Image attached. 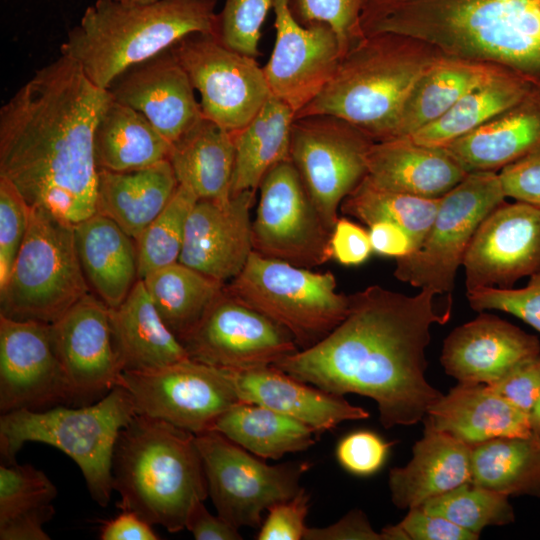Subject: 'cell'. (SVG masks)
<instances>
[{"label": "cell", "mask_w": 540, "mask_h": 540, "mask_svg": "<svg viewBox=\"0 0 540 540\" xmlns=\"http://www.w3.org/2000/svg\"><path fill=\"white\" fill-rule=\"evenodd\" d=\"M435 296L368 286L349 295L348 313L331 333L274 366L329 393L371 398L387 429L417 424L443 396L425 375L431 326L451 312H439Z\"/></svg>", "instance_id": "1"}, {"label": "cell", "mask_w": 540, "mask_h": 540, "mask_svg": "<svg viewBox=\"0 0 540 540\" xmlns=\"http://www.w3.org/2000/svg\"><path fill=\"white\" fill-rule=\"evenodd\" d=\"M110 99L65 55L36 70L0 109V177L30 207L73 224L94 215V132Z\"/></svg>", "instance_id": "2"}, {"label": "cell", "mask_w": 540, "mask_h": 540, "mask_svg": "<svg viewBox=\"0 0 540 540\" xmlns=\"http://www.w3.org/2000/svg\"><path fill=\"white\" fill-rule=\"evenodd\" d=\"M360 28L418 38L540 89V0H366Z\"/></svg>", "instance_id": "3"}, {"label": "cell", "mask_w": 540, "mask_h": 540, "mask_svg": "<svg viewBox=\"0 0 540 540\" xmlns=\"http://www.w3.org/2000/svg\"><path fill=\"white\" fill-rule=\"evenodd\" d=\"M112 475L118 508L170 533L185 529L194 504L209 495L196 435L145 415L135 414L120 431Z\"/></svg>", "instance_id": "4"}, {"label": "cell", "mask_w": 540, "mask_h": 540, "mask_svg": "<svg viewBox=\"0 0 540 540\" xmlns=\"http://www.w3.org/2000/svg\"><path fill=\"white\" fill-rule=\"evenodd\" d=\"M215 0H159L125 4L96 0L69 30L60 52L96 86L108 89L128 68L194 33L218 37Z\"/></svg>", "instance_id": "5"}, {"label": "cell", "mask_w": 540, "mask_h": 540, "mask_svg": "<svg viewBox=\"0 0 540 540\" xmlns=\"http://www.w3.org/2000/svg\"><path fill=\"white\" fill-rule=\"evenodd\" d=\"M443 56L436 47L408 35L365 36L343 55L330 81L295 117L330 114L374 141L391 139L413 85Z\"/></svg>", "instance_id": "6"}, {"label": "cell", "mask_w": 540, "mask_h": 540, "mask_svg": "<svg viewBox=\"0 0 540 540\" xmlns=\"http://www.w3.org/2000/svg\"><path fill=\"white\" fill-rule=\"evenodd\" d=\"M135 414L132 398L121 386L114 387L93 404L1 414V456L11 463L25 443L48 444L78 465L91 498L106 507L114 490L115 444L120 431Z\"/></svg>", "instance_id": "7"}, {"label": "cell", "mask_w": 540, "mask_h": 540, "mask_svg": "<svg viewBox=\"0 0 540 540\" xmlns=\"http://www.w3.org/2000/svg\"><path fill=\"white\" fill-rule=\"evenodd\" d=\"M89 292L75 224L30 207L21 248L0 290V315L52 324Z\"/></svg>", "instance_id": "8"}, {"label": "cell", "mask_w": 540, "mask_h": 540, "mask_svg": "<svg viewBox=\"0 0 540 540\" xmlns=\"http://www.w3.org/2000/svg\"><path fill=\"white\" fill-rule=\"evenodd\" d=\"M224 288L285 328L299 350L325 338L349 310V295L337 290L331 272L312 271L254 251Z\"/></svg>", "instance_id": "9"}, {"label": "cell", "mask_w": 540, "mask_h": 540, "mask_svg": "<svg viewBox=\"0 0 540 540\" xmlns=\"http://www.w3.org/2000/svg\"><path fill=\"white\" fill-rule=\"evenodd\" d=\"M505 198L497 172L467 173L440 198L433 223L421 245L396 259V279L431 290L435 295H450L476 229Z\"/></svg>", "instance_id": "10"}, {"label": "cell", "mask_w": 540, "mask_h": 540, "mask_svg": "<svg viewBox=\"0 0 540 540\" xmlns=\"http://www.w3.org/2000/svg\"><path fill=\"white\" fill-rule=\"evenodd\" d=\"M208 493L217 514L236 528H260L262 514L272 505L293 498L308 462L269 465L222 433L196 436Z\"/></svg>", "instance_id": "11"}, {"label": "cell", "mask_w": 540, "mask_h": 540, "mask_svg": "<svg viewBox=\"0 0 540 540\" xmlns=\"http://www.w3.org/2000/svg\"><path fill=\"white\" fill-rule=\"evenodd\" d=\"M374 142L334 115L310 114L293 121L289 160L331 232L342 201L367 175V155Z\"/></svg>", "instance_id": "12"}, {"label": "cell", "mask_w": 540, "mask_h": 540, "mask_svg": "<svg viewBox=\"0 0 540 540\" xmlns=\"http://www.w3.org/2000/svg\"><path fill=\"white\" fill-rule=\"evenodd\" d=\"M117 386L130 394L136 414L164 420L196 436L213 430L218 418L241 401L223 368L191 358L124 371Z\"/></svg>", "instance_id": "13"}, {"label": "cell", "mask_w": 540, "mask_h": 540, "mask_svg": "<svg viewBox=\"0 0 540 540\" xmlns=\"http://www.w3.org/2000/svg\"><path fill=\"white\" fill-rule=\"evenodd\" d=\"M258 189L252 219L254 252L309 269L332 259L331 230L290 160L273 166Z\"/></svg>", "instance_id": "14"}, {"label": "cell", "mask_w": 540, "mask_h": 540, "mask_svg": "<svg viewBox=\"0 0 540 540\" xmlns=\"http://www.w3.org/2000/svg\"><path fill=\"white\" fill-rule=\"evenodd\" d=\"M200 95L203 117L235 133L271 95L254 57L225 46L217 36L194 33L171 47Z\"/></svg>", "instance_id": "15"}, {"label": "cell", "mask_w": 540, "mask_h": 540, "mask_svg": "<svg viewBox=\"0 0 540 540\" xmlns=\"http://www.w3.org/2000/svg\"><path fill=\"white\" fill-rule=\"evenodd\" d=\"M181 343L189 358L230 370L274 365L299 350L285 328L225 288Z\"/></svg>", "instance_id": "16"}, {"label": "cell", "mask_w": 540, "mask_h": 540, "mask_svg": "<svg viewBox=\"0 0 540 540\" xmlns=\"http://www.w3.org/2000/svg\"><path fill=\"white\" fill-rule=\"evenodd\" d=\"M276 37L263 72L272 95L295 115L306 107L333 77L342 53L333 29L325 23L300 24L290 0H273Z\"/></svg>", "instance_id": "17"}, {"label": "cell", "mask_w": 540, "mask_h": 540, "mask_svg": "<svg viewBox=\"0 0 540 540\" xmlns=\"http://www.w3.org/2000/svg\"><path fill=\"white\" fill-rule=\"evenodd\" d=\"M50 327L70 403L88 405L117 386L122 370L109 308L96 295L89 292Z\"/></svg>", "instance_id": "18"}, {"label": "cell", "mask_w": 540, "mask_h": 540, "mask_svg": "<svg viewBox=\"0 0 540 540\" xmlns=\"http://www.w3.org/2000/svg\"><path fill=\"white\" fill-rule=\"evenodd\" d=\"M462 266L467 290L511 288L540 271V207L504 201L476 229Z\"/></svg>", "instance_id": "19"}, {"label": "cell", "mask_w": 540, "mask_h": 540, "mask_svg": "<svg viewBox=\"0 0 540 540\" xmlns=\"http://www.w3.org/2000/svg\"><path fill=\"white\" fill-rule=\"evenodd\" d=\"M70 403L50 324L0 315V411Z\"/></svg>", "instance_id": "20"}, {"label": "cell", "mask_w": 540, "mask_h": 540, "mask_svg": "<svg viewBox=\"0 0 540 540\" xmlns=\"http://www.w3.org/2000/svg\"><path fill=\"white\" fill-rule=\"evenodd\" d=\"M254 190L226 201L199 199L187 220L179 262L224 284L253 252L251 210Z\"/></svg>", "instance_id": "21"}, {"label": "cell", "mask_w": 540, "mask_h": 540, "mask_svg": "<svg viewBox=\"0 0 540 540\" xmlns=\"http://www.w3.org/2000/svg\"><path fill=\"white\" fill-rule=\"evenodd\" d=\"M107 90L141 112L171 144L203 118L190 78L171 48L128 68Z\"/></svg>", "instance_id": "22"}, {"label": "cell", "mask_w": 540, "mask_h": 540, "mask_svg": "<svg viewBox=\"0 0 540 540\" xmlns=\"http://www.w3.org/2000/svg\"><path fill=\"white\" fill-rule=\"evenodd\" d=\"M539 355L538 337L483 311L449 333L440 362L460 383L490 385Z\"/></svg>", "instance_id": "23"}, {"label": "cell", "mask_w": 540, "mask_h": 540, "mask_svg": "<svg viewBox=\"0 0 540 540\" xmlns=\"http://www.w3.org/2000/svg\"><path fill=\"white\" fill-rule=\"evenodd\" d=\"M241 401L257 403L299 420L322 433L348 420H362L369 413L301 381L274 366L246 370L224 369Z\"/></svg>", "instance_id": "24"}, {"label": "cell", "mask_w": 540, "mask_h": 540, "mask_svg": "<svg viewBox=\"0 0 540 540\" xmlns=\"http://www.w3.org/2000/svg\"><path fill=\"white\" fill-rule=\"evenodd\" d=\"M423 420V436L414 444L411 460L389 472L391 500L400 509L420 507L471 482V447L438 430L428 417Z\"/></svg>", "instance_id": "25"}, {"label": "cell", "mask_w": 540, "mask_h": 540, "mask_svg": "<svg viewBox=\"0 0 540 540\" xmlns=\"http://www.w3.org/2000/svg\"><path fill=\"white\" fill-rule=\"evenodd\" d=\"M466 175L444 148L408 137L375 141L367 155V177L373 183L413 196L440 198Z\"/></svg>", "instance_id": "26"}, {"label": "cell", "mask_w": 540, "mask_h": 540, "mask_svg": "<svg viewBox=\"0 0 540 540\" xmlns=\"http://www.w3.org/2000/svg\"><path fill=\"white\" fill-rule=\"evenodd\" d=\"M540 144V89L442 146L467 172L501 170Z\"/></svg>", "instance_id": "27"}, {"label": "cell", "mask_w": 540, "mask_h": 540, "mask_svg": "<svg viewBox=\"0 0 540 540\" xmlns=\"http://www.w3.org/2000/svg\"><path fill=\"white\" fill-rule=\"evenodd\" d=\"M433 425L470 447L500 438L532 434L529 416L483 383H460L432 405Z\"/></svg>", "instance_id": "28"}, {"label": "cell", "mask_w": 540, "mask_h": 540, "mask_svg": "<svg viewBox=\"0 0 540 540\" xmlns=\"http://www.w3.org/2000/svg\"><path fill=\"white\" fill-rule=\"evenodd\" d=\"M109 320L122 372L159 368L189 358L162 320L142 279L120 305L109 308Z\"/></svg>", "instance_id": "29"}, {"label": "cell", "mask_w": 540, "mask_h": 540, "mask_svg": "<svg viewBox=\"0 0 540 540\" xmlns=\"http://www.w3.org/2000/svg\"><path fill=\"white\" fill-rule=\"evenodd\" d=\"M75 238L89 288L108 308L117 307L139 280L135 239L99 213L75 224Z\"/></svg>", "instance_id": "30"}, {"label": "cell", "mask_w": 540, "mask_h": 540, "mask_svg": "<svg viewBox=\"0 0 540 540\" xmlns=\"http://www.w3.org/2000/svg\"><path fill=\"white\" fill-rule=\"evenodd\" d=\"M178 185L168 159L130 172L98 170L96 213L137 239L168 204Z\"/></svg>", "instance_id": "31"}, {"label": "cell", "mask_w": 540, "mask_h": 540, "mask_svg": "<svg viewBox=\"0 0 540 540\" xmlns=\"http://www.w3.org/2000/svg\"><path fill=\"white\" fill-rule=\"evenodd\" d=\"M168 160L178 183L198 199L231 197L234 133L203 117L171 144Z\"/></svg>", "instance_id": "32"}, {"label": "cell", "mask_w": 540, "mask_h": 540, "mask_svg": "<svg viewBox=\"0 0 540 540\" xmlns=\"http://www.w3.org/2000/svg\"><path fill=\"white\" fill-rule=\"evenodd\" d=\"M171 143L139 111L112 98L94 132L98 170L130 172L167 160Z\"/></svg>", "instance_id": "33"}, {"label": "cell", "mask_w": 540, "mask_h": 540, "mask_svg": "<svg viewBox=\"0 0 540 540\" xmlns=\"http://www.w3.org/2000/svg\"><path fill=\"white\" fill-rule=\"evenodd\" d=\"M501 71L504 69L488 64L441 57L413 85L392 138L407 137L435 121L464 94Z\"/></svg>", "instance_id": "34"}, {"label": "cell", "mask_w": 540, "mask_h": 540, "mask_svg": "<svg viewBox=\"0 0 540 540\" xmlns=\"http://www.w3.org/2000/svg\"><path fill=\"white\" fill-rule=\"evenodd\" d=\"M294 119L295 112L271 94L254 118L234 133L231 196L246 190L257 191L273 166L289 160Z\"/></svg>", "instance_id": "35"}, {"label": "cell", "mask_w": 540, "mask_h": 540, "mask_svg": "<svg viewBox=\"0 0 540 540\" xmlns=\"http://www.w3.org/2000/svg\"><path fill=\"white\" fill-rule=\"evenodd\" d=\"M213 430L262 459H279L308 449L318 433L311 426L263 405L239 401L224 412Z\"/></svg>", "instance_id": "36"}, {"label": "cell", "mask_w": 540, "mask_h": 540, "mask_svg": "<svg viewBox=\"0 0 540 540\" xmlns=\"http://www.w3.org/2000/svg\"><path fill=\"white\" fill-rule=\"evenodd\" d=\"M57 488L31 464L0 466V539L49 540L43 526L52 519Z\"/></svg>", "instance_id": "37"}, {"label": "cell", "mask_w": 540, "mask_h": 540, "mask_svg": "<svg viewBox=\"0 0 540 540\" xmlns=\"http://www.w3.org/2000/svg\"><path fill=\"white\" fill-rule=\"evenodd\" d=\"M471 483L507 497L540 498V437H500L471 447Z\"/></svg>", "instance_id": "38"}, {"label": "cell", "mask_w": 540, "mask_h": 540, "mask_svg": "<svg viewBox=\"0 0 540 540\" xmlns=\"http://www.w3.org/2000/svg\"><path fill=\"white\" fill-rule=\"evenodd\" d=\"M532 88L517 75L501 71L464 94L438 119L407 137L419 144L442 147L514 105Z\"/></svg>", "instance_id": "39"}, {"label": "cell", "mask_w": 540, "mask_h": 540, "mask_svg": "<svg viewBox=\"0 0 540 540\" xmlns=\"http://www.w3.org/2000/svg\"><path fill=\"white\" fill-rule=\"evenodd\" d=\"M142 280L162 320L180 342L225 286L179 261L149 273Z\"/></svg>", "instance_id": "40"}, {"label": "cell", "mask_w": 540, "mask_h": 540, "mask_svg": "<svg viewBox=\"0 0 540 540\" xmlns=\"http://www.w3.org/2000/svg\"><path fill=\"white\" fill-rule=\"evenodd\" d=\"M440 198L388 190L373 183L366 175L342 201L340 212L368 226L377 221L398 224L410 234L417 249L433 223Z\"/></svg>", "instance_id": "41"}, {"label": "cell", "mask_w": 540, "mask_h": 540, "mask_svg": "<svg viewBox=\"0 0 540 540\" xmlns=\"http://www.w3.org/2000/svg\"><path fill=\"white\" fill-rule=\"evenodd\" d=\"M198 200L179 184L168 204L135 239L139 279L179 261L187 220Z\"/></svg>", "instance_id": "42"}, {"label": "cell", "mask_w": 540, "mask_h": 540, "mask_svg": "<svg viewBox=\"0 0 540 540\" xmlns=\"http://www.w3.org/2000/svg\"><path fill=\"white\" fill-rule=\"evenodd\" d=\"M508 498L467 482L428 499L420 508L479 536L487 526H502L514 521V510Z\"/></svg>", "instance_id": "43"}, {"label": "cell", "mask_w": 540, "mask_h": 540, "mask_svg": "<svg viewBox=\"0 0 540 540\" xmlns=\"http://www.w3.org/2000/svg\"><path fill=\"white\" fill-rule=\"evenodd\" d=\"M366 0H290L295 19L303 26L325 23L335 32L342 57L364 38L360 19Z\"/></svg>", "instance_id": "44"}, {"label": "cell", "mask_w": 540, "mask_h": 540, "mask_svg": "<svg viewBox=\"0 0 540 540\" xmlns=\"http://www.w3.org/2000/svg\"><path fill=\"white\" fill-rule=\"evenodd\" d=\"M273 0H225L218 14L219 40L228 48L256 58L261 30Z\"/></svg>", "instance_id": "45"}, {"label": "cell", "mask_w": 540, "mask_h": 540, "mask_svg": "<svg viewBox=\"0 0 540 540\" xmlns=\"http://www.w3.org/2000/svg\"><path fill=\"white\" fill-rule=\"evenodd\" d=\"M466 295L473 310L503 311L540 332V271L531 275L523 288L478 287L467 290Z\"/></svg>", "instance_id": "46"}, {"label": "cell", "mask_w": 540, "mask_h": 540, "mask_svg": "<svg viewBox=\"0 0 540 540\" xmlns=\"http://www.w3.org/2000/svg\"><path fill=\"white\" fill-rule=\"evenodd\" d=\"M30 206L7 179L0 177V290L6 286L28 225Z\"/></svg>", "instance_id": "47"}, {"label": "cell", "mask_w": 540, "mask_h": 540, "mask_svg": "<svg viewBox=\"0 0 540 540\" xmlns=\"http://www.w3.org/2000/svg\"><path fill=\"white\" fill-rule=\"evenodd\" d=\"M391 445L374 432L359 430L340 439L336 458L346 471L367 476L383 466Z\"/></svg>", "instance_id": "48"}, {"label": "cell", "mask_w": 540, "mask_h": 540, "mask_svg": "<svg viewBox=\"0 0 540 540\" xmlns=\"http://www.w3.org/2000/svg\"><path fill=\"white\" fill-rule=\"evenodd\" d=\"M310 496L302 488L293 498L268 508L266 519L257 534L258 540H300L307 529L305 519Z\"/></svg>", "instance_id": "49"}, {"label": "cell", "mask_w": 540, "mask_h": 540, "mask_svg": "<svg viewBox=\"0 0 540 540\" xmlns=\"http://www.w3.org/2000/svg\"><path fill=\"white\" fill-rule=\"evenodd\" d=\"M498 175L506 198L540 207V144Z\"/></svg>", "instance_id": "50"}, {"label": "cell", "mask_w": 540, "mask_h": 540, "mask_svg": "<svg viewBox=\"0 0 540 540\" xmlns=\"http://www.w3.org/2000/svg\"><path fill=\"white\" fill-rule=\"evenodd\" d=\"M488 386L513 406L529 415L540 392V355L524 362L505 377Z\"/></svg>", "instance_id": "51"}, {"label": "cell", "mask_w": 540, "mask_h": 540, "mask_svg": "<svg viewBox=\"0 0 540 540\" xmlns=\"http://www.w3.org/2000/svg\"><path fill=\"white\" fill-rule=\"evenodd\" d=\"M330 250L332 259L344 266L363 264L373 252L368 230L345 217L332 229Z\"/></svg>", "instance_id": "52"}, {"label": "cell", "mask_w": 540, "mask_h": 540, "mask_svg": "<svg viewBox=\"0 0 540 540\" xmlns=\"http://www.w3.org/2000/svg\"><path fill=\"white\" fill-rule=\"evenodd\" d=\"M409 540H477L473 534L448 519L412 508L399 523Z\"/></svg>", "instance_id": "53"}, {"label": "cell", "mask_w": 540, "mask_h": 540, "mask_svg": "<svg viewBox=\"0 0 540 540\" xmlns=\"http://www.w3.org/2000/svg\"><path fill=\"white\" fill-rule=\"evenodd\" d=\"M304 540H384L382 532L375 531L366 514L352 510L332 525L307 527Z\"/></svg>", "instance_id": "54"}, {"label": "cell", "mask_w": 540, "mask_h": 540, "mask_svg": "<svg viewBox=\"0 0 540 540\" xmlns=\"http://www.w3.org/2000/svg\"><path fill=\"white\" fill-rule=\"evenodd\" d=\"M185 528L196 540H240L239 529L218 514H211L204 501H198L190 510Z\"/></svg>", "instance_id": "55"}, {"label": "cell", "mask_w": 540, "mask_h": 540, "mask_svg": "<svg viewBox=\"0 0 540 540\" xmlns=\"http://www.w3.org/2000/svg\"><path fill=\"white\" fill-rule=\"evenodd\" d=\"M368 227L372 250L378 255L397 259L416 249L410 234L398 224L377 221Z\"/></svg>", "instance_id": "56"}, {"label": "cell", "mask_w": 540, "mask_h": 540, "mask_svg": "<svg viewBox=\"0 0 540 540\" xmlns=\"http://www.w3.org/2000/svg\"><path fill=\"white\" fill-rule=\"evenodd\" d=\"M102 540H158L153 525L137 513L121 510L115 518L106 521L100 532Z\"/></svg>", "instance_id": "57"}, {"label": "cell", "mask_w": 540, "mask_h": 540, "mask_svg": "<svg viewBox=\"0 0 540 540\" xmlns=\"http://www.w3.org/2000/svg\"><path fill=\"white\" fill-rule=\"evenodd\" d=\"M528 416L532 433L540 437V392Z\"/></svg>", "instance_id": "58"}, {"label": "cell", "mask_w": 540, "mask_h": 540, "mask_svg": "<svg viewBox=\"0 0 540 540\" xmlns=\"http://www.w3.org/2000/svg\"><path fill=\"white\" fill-rule=\"evenodd\" d=\"M125 4H149L159 0H116Z\"/></svg>", "instance_id": "59"}]
</instances>
